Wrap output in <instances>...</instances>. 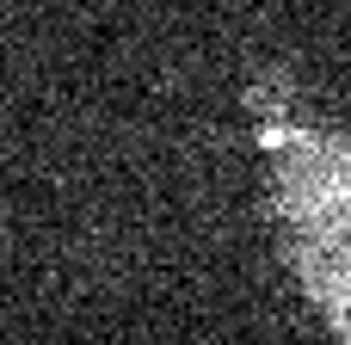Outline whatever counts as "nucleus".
Wrapping results in <instances>:
<instances>
[{"label":"nucleus","mask_w":351,"mask_h":345,"mask_svg":"<svg viewBox=\"0 0 351 345\" xmlns=\"http://www.w3.org/2000/svg\"><path fill=\"white\" fill-rule=\"evenodd\" d=\"M259 148L271 160V216L284 235L333 222L351 210V142L333 130H315L302 117H271L259 123Z\"/></svg>","instance_id":"nucleus-1"},{"label":"nucleus","mask_w":351,"mask_h":345,"mask_svg":"<svg viewBox=\"0 0 351 345\" xmlns=\"http://www.w3.org/2000/svg\"><path fill=\"white\" fill-rule=\"evenodd\" d=\"M290 265L302 296L327 315V327L351 345V210H339L333 222L296 228L290 235Z\"/></svg>","instance_id":"nucleus-2"}]
</instances>
